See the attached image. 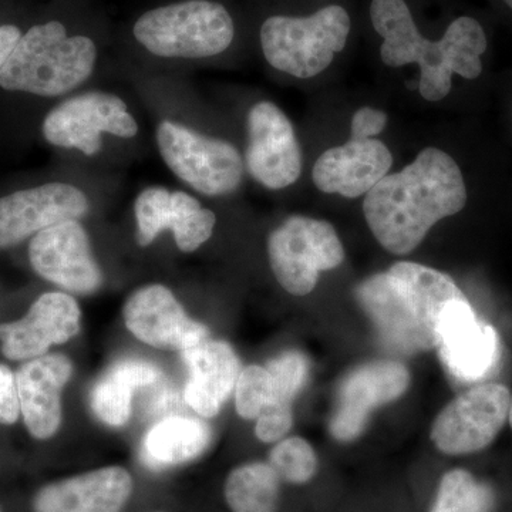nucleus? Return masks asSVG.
<instances>
[{"label":"nucleus","mask_w":512,"mask_h":512,"mask_svg":"<svg viewBox=\"0 0 512 512\" xmlns=\"http://www.w3.org/2000/svg\"><path fill=\"white\" fill-rule=\"evenodd\" d=\"M183 359L190 372L184 390L185 402L202 417L217 416L241 373L234 349L222 340L205 339L184 350Z\"/></svg>","instance_id":"nucleus-20"},{"label":"nucleus","mask_w":512,"mask_h":512,"mask_svg":"<svg viewBox=\"0 0 512 512\" xmlns=\"http://www.w3.org/2000/svg\"><path fill=\"white\" fill-rule=\"evenodd\" d=\"M212 440L211 427L198 419L170 417L151 427L143 441V457L153 470L178 466L201 456Z\"/></svg>","instance_id":"nucleus-22"},{"label":"nucleus","mask_w":512,"mask_h":512,"mask_svg":"<svg viewBox=\"0 0 512 512\" xmlns=\"http://www.w3.org/2000/svg\"><path fill=\"white\" fill-rule=\"evenodd\" d=\"M279 480L281 478L269 464H244L229 474L225 500L234 512H275Z\"/></svg>","instance_id":"nucleus-23"},{"label":"nucleus","mask_w":512,"mask_h":512,"mask_svg":"<svg viewBox=\"0 0 512 512\" xmlns=\"http://www.w3.org/2000/svg\"><path fill=\"white\" fill-rule=\"evenodd\" d=\"M350 28L349 13L342 6H328L308 18L272 16L261 28L262 52L279 72L311 79L345 49Z\"/></svg>","instance_id":"nucleus-6"},{"label":"nucleus","mask_w":512,"mask_h":512,"mask_svg":"<svg viewBox=\"0 0 512 512\" xmlns=\"http://www.w3.org/2000/svg\"><path fill=\"white\" fill-rule=\"evenodd\" d=\"M72 373V362L62 355L36 357L20 367L16 375L20 413L35 439H50L59 430L63 387Z\"/></svg>","instance_id":"nucleus-19"},{"label":"nucleus","mask_w":512,"mask_h":512,"mask_svg":"<svg viewBox=\"0 0 512 512\" xmlns=\"http://www.w3.org/2000/svg\"><path fill=\"white\" fill-rule=\"evenodd\" d=\"M370 19L384 40L380 47L384 64H419V90L426 100H443L450 93L453 74L473 80L483 72L481 55L487 50V36L476 19L454 20L437 42L420 35L404 0H373Z\"/></svg>","instance_id":"nucleus-3"},{"label":"nucleus","mask_w":512,"mask_h":512,"mask_svg":"<svg viewBox=\"0 0 512 512\" xmlns=\"http://www.w3.org/2000/svg\"><path fill=\"white\" fill-rule=\"evenodd\" d=\"M436 349L448 373L464 383L483 380L501 357L497 332L478 320L466 296L444 309L437 325Z\"/></svg>","instance_id":"nucleus-12"},{"label":"nucleus","mask_w":512,"mask_h":512,"mask_svg":"<svg viewBox=\"0 0 512 512\" xmlns=\"http://www.w3.org/2000/svg\"><path fill=\"white\" fill-rule=\"evenodd\" d=\"M20 37H22V32L16 26H0V70L5 66L6 60L9 59L15 46L18 45Z\"/></svg>","instance_id":"nucleus-34"},{"label":"nucleus","mask_w":512,"mask_h":512,"mask_svg":"<svg viewBox=\"0 0 512 512\" xmlns=\"http://www.w3.org/2000/svg\"><path fill=\"white\" fill-rule=\"evenodd\" d=\"M269 466L274 468L281 480L303 484L315 476L318 458L308 441L301 437H289L272 448Z\"/></svg>","instance_id":"nucleus-27"},{"label":"nucleus","mask_w":512,"mask_h":512,"mask_svg":"<svg viewBox=\"0 0 512 512\" xmlns=\"http://www.w3.org/2000/svg\"><path fill=\"white\" fill-rule=\"evenodd\" d=\"M245 164L256 183L284 190L302 173V151L291 121L271 101H259L249 110Z\"/></svg>","instance_id":"nucleus-11"},{"label":"nucleus","mask_w":512,"mask_h":512,"mask_svg":"<svg viewBox=\"0 0 512 512\" xmlns=\"http://www.w3.org/2000/svg\"><path fill=\"white\" fill-rule=\"evenodd\" d=\"M133 490L130 474L121 467L100 468L46 485L37 493L35 512H119Z\"/></svg>","instance_id":"nucleus-21"},{"label":"nucleus","mask_w":512,"mask_h":512,"mask_svg":"<svg viewBox=\"0 0 512 512\" xmlns=\"http://www.w3.org/2000/svg\"><path fill=\"white\" fill-rule=\"evenodd\" d=\"M494 494L466 470H451L441 478L431 512H490Z\"/></svg>","instance_id":"nucleus-25"},{"label":"nucleus","mask_w":512,"mask_h":512,"mask_svg":"<svg viewBox=\"0 0 512 512\" xmlns=\"http://www.w3.org/2000/svg\"><path fill=\"white\" fill-rule=\"evenodd\" d=\"M387 124V114L383 111L362 107L352 119L353 138H376Z\"/></svg>","instance_id":"nucleus-33"},{"label":"nucleus","mask_w":512,"mask_h":512,"mask_svg":"<svg viewBox=\"0 0 512 512\" xmlns=\"http://www.w3.org/2000/svg\"><path fill=\"white\" fill-rule=\"evenodd\" d=\"M510 404V390L504 384L471 387L441 410L431 427V440L450 456L477 453L503 429Z\"/></svg>","instance_id":"nucleus-10"},{"label":"nucleus","mask_w":512,"mask_h":512,"mask_svg":"<svg viewBox=\"0 0 512 512\" xmlns=\"http://www.w3.org/2000/svg\"><path fill=\"white\" fill-rule=\"evenodd\" d=\"M156 141L164 163L192 190L207 197H224L241 185L244 160L227 140L163 120L157 126Z\"/></svg>","instance_id":"nucleus-7"},{"label":"nucleus","mask_w":512,"mask_h":512,"mask_svg":"<svg viewBox=\"0 0 512 512\" xmlns=\"http://www.w3.org/2000/svg\"><path fill=\"white\" fill-rule=\"evenodd\" d=\"M80 318L82 312L73 296L43 293L22 319L0 325L3 355L10 360L43 356L50 346L62 345L79 333Z\"/></svg>","instance_id":"nucleus-17"},{"label":"nucleus","mask_w":512,"mask_h":512,"mask_svg":"<svg viewBox=\"0 0 512 512\" xmlns=\"http://www.w3.org/2000/svg\"><path fill=\"white\" fill-rule=\"evenodd\" d=\"M29 261L37 275L66 291L92 293L103 284L89 235L79 220L63 221L36 234L29 244Z\"/></svg>","instance_id":"nucleus-13"},{"label":"nucleus","mask_w":512,"mask_h":512,"mask_svg":"<svg viewBox=\"0 0 512 512\" xmlns=\"http://www.w3.org/2000/svg\"><path fill=\"white\" fill-rule=\"evenodd\" d=\"M409 384V370L394 360H376L356 367L340 383L330 433L339 441L357 439L373 410L402 397Z\"/></svg>","instance_id":"nucleus-15"},{"label":"nucleus","mask_w":512,"mask_h":512,"mask_svg":"<svg viewBox=\"0 0 512 512\" xmlns=\"http://www.w3.org/2000/svg\"><path fill=\"white\" fill-rule=\"evenodd\" d=\"M504 2L512 9V0H504Z\"/></svg>","instance_id":"nucleus-36"},{"label":"nucleus","mask_w":512,"mask_h":512,"mask_svg":"<svg viewBox=\"0 0 512 512\" xmlns=\"http://www.w3.org/2000/svg\"><path fill=\"white\" fill-rule=\"evenodd\" d=\"M97 47L90 37L67 36L63 23L36 25L20 37L0 70V87L8 92L57 97L92 77Z\"/></svg>","instance_id":"nucleus-4"},{"label":"nucleus","mask_w":512,"mask_h":512,"mask_svg":"<svg viewBox=\"0 0 512 512\" xmlns=\"http://www.w3.org/2000/svg\"><path fill=\"white\" fill-rule=\"evenodd\" d=\"M508 419H510L511 427H512V399L510 404V413H508Z\"/></svg>","instance_id":"nucleus-35"},{"label":"nucleus","mask_w":512,"mask_h":512,"mask_svg":"<svg viewBox=\"0 0 512 512\" xmlns=\"http://www.w3.org/2000/svg\"><path fill=\"white\" fill-rule=\"evenodd\" d=\"M89 210V198L73 184L47 183L5 195L0 198V249L60 222L80 220Z\"/></svg>","instance_id":"nucleus-14"},{"label":"nucleus","mask_w":512,"mask_h":512,"mask_svg":"<svg viewBox=\"0 0 512 512\" xmlns=\"http://www.w3.org/2000/svg\"><path fill=\"white\" fill-rule=\"evenodd\" d=\"M134 37L164 59H207L221 55L235 36L234 20L221 3L184 0L148 10L137 20Z\"/></svg>","instance_id":"nucleus-5"},{"label":"nucleus","mask_w":512,"mask_h":512,"mask_svg":"<svg viewBox=\"0 0 512 512\" xmlns=\"http://www.w3.org/2000/svg\"><path fill=\"white\" fill-rule=\"evenodd\" d=\"M133 390L136 389L126 379L114 370H107L90 396L94 414L109 426H123L130 419Z\"/></svg>","instance_id":"nucleus-26"},{"label":"nucleus","mask_w":512,"mask_h":512,"mask_svg":"<svg viewBox=\"0 0 512 512\" xmlns=\"http://www.w3.org/2000/svg\"><path fill=\"white\" fill-rule=\"evenodd\" d=\"M275 402L274 380L266 367L248 366L239 373L235 386V406L242 419H258L259 414Z\"/></svg>","instance_id":"nucleus-28"},{"label":"nucleus","mask_w":512,"mask_h":512,"mask_svg":"<svg viewBox=\"0 0 512 512\" xmlns=\"http://www.w3.org/2000/svg\"><path fill=\"white\" fill-rule=\"evenodd\" d=\"M43 137L52 146L77 150L92 157L103 147V134L134 138L138 123L126 101L113 93L87 92L57 104L42 124Z\"/></svg>","instance_id":"nucleus-9"},{"label":"nucleus","mask_w":512,"mask_h":512,"mask_svg":"<svg viewBox=\"0 0 512 512\" xmlns=\"http://www.w3.org/2000/svg\"><path fill=\"white\" fill-rule=\"evenodd\" d=\"M123 315L128 330L157 349L184 352L210 336L204 325L188 318L174 293L163 285L138 289L128 298Z\"/></svg>","instance_id":"nucleus-16"},{"label":"nucleus","mask_w":512,"mask_h":512,"mask_svg":"<svg viewBox=\"0 0 512 512\" xmlns=\"http://www.w3.org/2000/svg\"><path fill=\"white\" fill-rule=\"evenodd\" d=\"M292 424V406L272 403L256 419L255 434L264 443H276L291 430Z\"/></svg>","instance_id":"nucleus-31"},{"label":"nucleus","mask_w":512,"mask_h":512,"mask_svg":"<svg viewBox=\"0 0 512 512\" xmlns=\"http://www.w3.org/2000/svg\"><path fill=\"white\" fill-rule=\"evenodd\" d=\"M161 229H171L175 244L183 252L197 251L214 234L217 215L204 208L197 198L185 191H171Z\"/></svg>","instance_id":"nucleus-24"},{"label":"nucleus","mask_w":512,"mask_h":512,"mask_svg":"<svg viewBox=\"0 0 512 512\" xmlns=\"http://www.w3.org/2000/svg\"><path fill=\"white\" fill-rule=\"evenodd\" d=\"M268 256L276 281L291 295H309L320 272L338 268L345 259L338 232L328 221L288 218L269 235Z\"/></svg>","instance_id":"nucleus-8"},{"label":"nucleus","mask_w":512,"mask_h":512,"mask_svg":"<svg viewBox=\"0 0 512 512\" xmlns=\"http://www.w3.org/2000/svg\"><path fill=\"white\" fill-rule=\"evenodd\" d=\"M274 380L276 402L292 406L293 399L298 396L309 376V362L301 352H285L265 366Z\"/></svg>","instance_id":"nucleus-29"},{"label":"nucleus","mask_w":512,"mask_h":512,"mask_svg":"<svg viewBox=\"0 0 512 512\" xmlns=\"http://www.w3.org/2000/svg\"><path fill=\"white\" fill-rule=\"evenodd\" d=\"M467 204V188L456 161L427 147L400 173L387 174L365 195L370 231L386 251L407 255L431 228Z\"/></svg>","instance_id":"nucleus-1"},{"label":"nucleus","mask_w":512,"mask_h":512,"mask_svg":"<svg viewBox=\"0 0 512 512\" xmlns=\"http://www.w3.org/2000/svg\"><path fill=\"white\" fill-rule=\"evenodd\" d=\"M393 165L389 148L377 138H353L329 148L313 165V183L325 194L346 198L366 195Z\"/></svg>","instance_id":"nucleus-18"},{"label":"nucleus","mask_w":512,"mask_h":512,"mask_svg":"<svg viewBox=\"0 0 512 512\" xmlns=\"http://www.w3.org/2000/svg\"><path fill=\"white\" fill-rule=\"evenodd\" d=\"M464 296L450 275L416 262H397L356 288L357 301L380 338L402 355L436 349L444 309Z\"/></svg>","instance_id":"nucleus-2"},{"label":"nucleus","mask_w":512,"mask_h":512,"mask_svg":"<svg viewBox=\"0 0 512 512\" xmlns=\"http://www.w3.org/2000/svg\"><path fill=\"white\" fill-rule=\"evenodd\" d=\"M20 403L16 376L0 363V424H15L19 419Z\"/></svg>","instance_id":"nucleus-32"},{"label":"nucleus","mask_w":512,"mask_h":512,"mask_svg":"<svg viewBox=\"0 0 512 512\" xmlns=\"http://www.w3.org/2000/svg\"><path fill=\"white\" fill-rule=\"evenodd\" d=\"M171 191L164 187H148L137 195L134 214L137 222V242L148 247L156 241L161 231V215L170 200Z\"/></svg>","instance_id":"nucleus-30"}]
</instances>
